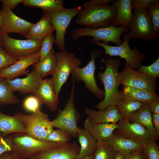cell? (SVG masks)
<instances>
[{"label":"cell","instance_id":"6da1fadb","mask_svg":"<svg viewBox=\"0 0 159 159\" xmlns=\"http://www.w3.org/2000/svg\"><path fill=\"white\" fill-rule=\"evenodd\" d=\"M102 61L106 68L104 72H99L98 76L104 85L105 96L95 106L99 110H103L111 106H117L121 98V91L118 89L120 85L118 69L121 64V61L107 57Z\"/></svg>","mask_w":159,"mask_h":159},{"label":"cell","instance_id":"7a4b0ae2","mask_svg":"<svg viewBox=\"0 0 159 159\" xmlns=\"http://www.w3.org/2000/svg\"><path fill=\"white\" fill-rule=\"evenodd\" d=\"M77 15V24L97 28L109 26L115 16L116 9L112 4L107 5H96L89 1L84 2Z\"/></svg>","mask_w":159,"mask_h":159},{"label":"cell","instance_id":"3957f363","mask_svg":"<svg viewBox=\"0 0 159 159\" xmlns=\"http://www.w3.org/2000/svg\"><path fill=\"white\" fill-rule=\"evenodd\" d=\"M72 78L69 98L65 101L64 108L59 110L57 117L51 122L53 127L61 129L71 136L77 137V124L80 115L74 103L76 82L72 77Z\"/></svg>","mask_w":159,"mask_h":159},{"label":"cell","instance_id":"277c9868","mask_svg":"<svg viewBox=\"0 0 159 159\" xmlns=\"http://www.w3.org/2000/svg\"><path fill=\"white\" fill-rule=\"evenodd\" d=\"M9 137L14 146L13 151L21 159L29 158L43 151L64 144L36 139L25 133H15Z\"/></svg>","mask_w":159,"mask_h":159},{"label":"cell","instance_id":"5b68a950","mask_svg":"<svg viewBox=\"0 0 159 159\" xmlns=\"http://www.w3.org/2000/svg\"><path fill=\"white\" fill-rule=\"evenodd\" d=\"M128 29L123 26L115 27L111 24L108 26L97 28L87 27L76 28L72 30L71 36L74 40L83 37H92L93 38L91 42L102 41L103 43L107 45L112 42L119 46L122 43L120 40L121 35Z\"/></svg>","mask_w":159,"mask_h":159},{"label":"cell","instance_id":"8992f818","mask_svg":"<svg viewBox=\"0 0 159 159\" xmlns=\"http://www.w3.org/2000/svg\"><path fill=\"white\" fill-rule=\"evenodd\" d=\"M57 64L55 72L52 75L54 91L58 96L62 86L66 82L73 70L82 64L81 60L74 54L66 50L56 53Z\"/></svg>","mask_w":159,"mask_h":159},{"label":"cell","instance_id":"52a82bcc","mask_svg":"<svg viewBox=\"0 0 159 159\" xmlns=\"http://www.w3.org/2000/svg\"><path fill=\"white\" fill-rule=\"evenodd\" d=\"M102 52L98 49H92L90 52V59L88 64L83 67L75 68L71 73L76 82H83L86 89L100 100L103 99L105 92L98 87L95 78V60L100 57Z\"/></svg>","mask_w":159,"mask_h":159},{"label":"cell","instance_id":"ba28073f","mask_svg":"<svg viewBox=\"0 0 159 159\" xmlns=\"http://www.w3.org/2000/svg\"><path fill=\"white\" fill-rule=\"evenodd\" d=\"M130 29L129 32L125 33L129 40L141 39L151 42L158 38L157 34L153 29L147 9L133 10Z\"/></svg>","mask_w":159,"mask_h":159},{"label":"cell","instance_id":"9c48e42d","mask_svg":"<svg viewBox=\"0 0 159 159\" xmlns=\"http://www.w3.org/2000/svg\"><path fill=\"white\" fill-rule=\"evenodd\" d=\"M82 8L80 6L64 9L52 12H43L50 17L51 23L56 31L54 43L61 51L66 50L64 44L66 30L72 19L77 15Z\"/></svg>","mask_w":159,"mask_h":159},{"label":"cell","instance_id":"30bf717a","mask_svg":"<svg viewBox=\"0 0 159 159\" xmlns=\"http://www.w3.org/2000/svg\"><path fill=\"white\" fill-rule=\"evenodd\" d=\"M123 36L124 41L120 45L117 46H110L100 41L92 42L104 49L105 54L102 59L107 54L110 57L119 56L121 58L124 59L131 67L135 70L138 69L145 58V55L136 46H134L131 49L129 44V40L127 38L125 33Z\"/></svg>","mask_w":159,"mask_h":159},{"label":"cell","instance_id":"8fae6325","mask_svg":"<svg viewBox=\"0 0 159 159\" xmlns=\"http://www.w3.org/2000/svg\"><path fill=\"white\" fill-rule=\"evenodd\" d=\"M23 120L26 134L43 141L53 129L48 115L41 110L29 114H24Z\"/></svg>","mask_w":159,"mask_h":159},{"label":"cell","instance_id":"7c38bea8","mask_svg":"<svg viewBox=\"0 0 159 159\" xmlns=\"http://www.w3.org/2000/svg\"><path fill=\"white\" fill-rule=\"evenodd\" d=\"M120 84L155 93L157 78L143 74L131 67L126 62L124 68L119 72Z\"/></svg>","mask_w":159,"mask_h":159},{"label":"cell","instance_id":"4fadbf2b","mask_svg":"<svg viewBox=\"0 0 159 159\" xmlns=\"http://www.w3.org/2000/svg\"><path fill=\"white\" fill-rule=\"evenodd\" d=\"M2 46L8 54L18 59L40 51L42 41L18 39L2 36Z\"/></svg>","mask_w":159,"mask_h":159},{"label":"cell","instance_id":"5bb4252c","mask_svg":"<svg viewBox=\"0 0 159 159\" xmlns=\"http://www.w3.org/2000/svg\"><path fill=\"white\" fill-rule=\"evenodd\" d=\"M33 24L18 17L11 10L2 5L0 10V29L2 36L16 33L24 36Z\"/></svg>","mask_w":159,"mask_h":159},{"label":"cell","instance_id":"9a60e30c","mask_svg":"<svg viewBox=\"0 0 159 159\" xmlns=\"http://www.w3.org/2000/svg\"><path fill=\"white\" fill-rule=\"evenodd\" d=\"M118 123L119 127L114 132L115 133L142 146L153 138L147 129L139 124L122 119Z\"/></svg>","mask_w":159,"mask_h":159},{"label":"cell","instance_id":"2e32d148","mask_svg":"<svg viewBox=\"0 0 159 159\" xmlns=\"http://www.w3.org/2000/svg\"><path fill=\"white\" fill-rule=\"evenodd\" d=\"M39 51L19 58L15 63L0 70V78L11 80L21 75L29 74L27 68L40 61Z\"/></svg>","mask_w":159,"mask_h":159},{"label":"cell","instance_id":"e0dca14e","mask_svg":"<svg viewBox=\"0 0 159 159\" xmlns=\"http://www.w3.org/2000/svg\"><path fill=\"white\" fill-rule=\"evenodd\" d=\"M42 80L38 71L34 69L25 78L6 80L13 92L18 91L21 95H34Z\"/></svg>","mask_w":159,"mask_h":159},{"label":"cell","instance_id":"ac0fdd59","mask_svg":"<svg viewBox=\"0 0 159 159\" xmlns=\"http://www.w3.org/2000/svg\"><path fill=\"white\" fill-rule=\"evenodd\" d=\"M80 146L75 142L68 143L53 148L43 151L29 159H75Z\"/></svg>","mask_w":159,"mask_h":159},{"label":"cell","instance_id":"d6986e66","mask_svg":"<svg viewBox=\"0 0 159 159\" xmlns=\"http://www.w3.org/2000/svg\"><path fill=\"white\" fill-rule=\"evenodd\" d=\"M34 95L41 105H45L51 111L54 112L58 108V96L54 91L52 78L43 79Z\"/></svg>","mask_w":159,"mask_h":159},{"label":"cell","instance_id":"ffe728a7","mask_svg":"<svg viewBox=\"0 0 159 159\" xmlns=\"http://www.w3.org/2000/svg\"><path fill=\"white\" fill-rule=\"evenodd\" d=\"M24 113L11 116L0 112V137L14 133L26 134L23 120Z\"/></svg>","mask_w":159,"mask_h":159},{"label":"cell","instance_id":"44dd1931","mask_svg":"<svg viewBox=\"0 0 159 159\" xmlns=\"http://www.w3.org/2000/svg\"><path fill=\"white\" fill-rule=\"evenodd\" d=\"M84 111L87 118L94 123H117L121 119L117 106H111L98 110L87 107Z\"/></svg>","mask_w":159,"mask_h":159},{"label":"cell","instance_id":"7402d4cb","mask_svg":"<svg viewBox=\"0 0 159 159\" xmlns=\"http://www.w3.org/2000/svg\"><path fill=\"white\" fill-rule=\"evenodd\" d=\"M112 4L116 9V12L111 24L115 27L120 25L130 29L132 20L131 0H114Z\"/></svg>","mask_w":159,"mask_h":159},{"label":"cell","instance_id":"603a6c76","mask_svg":"<svg viewBox=\"0 0 159 159\" xmlns=\"http://www.w3.org/2000/svg\"><path fill=\"white\" fill-rule=\"evenodd\" d=\"M84 128L87 130L97 141H104L109 138L118 127L117 123H96L88 118L83 123Z\"/></svg>","mask_w":159,"mask_h":159},{"label":"cell","instance_id":"cb8c5ba5","mask_svg":"<svg viewBox=\"0 0 159 159\" xmlns=\"http://www.w3.org/2000/svg\"><path fill=\"white\" fill-rule=\"evenodd\" d=\"M54 31L49 17L43 14L37 22L32 25L24 37L26 39L42 41L46 36Z\"/></svg>","mask_w":159,"mask_h":159},{"label":"cell","instance_id":"d4e9b609","mask_svg":"<svg viewBox=\"0 0 159 159\" xmlns=\"http://www.w3.org/2000/svg\"><path fill=\"white\" fill-rule=\"evenodd\" d=\"M103 141L116 152H121L126 155L143 146L129 139L117 135L114 132L111 137Z\"/></svg>","mask_w":159,"mask_h":159},{"label":"cell","instance_id":"484cf974","mask_svg":"<svg viewBox=\"0 0 159 159\" xmlns=\"http://www.w3.org/2000/svg\"><path fill=\"white\" fill-rule=\"evenodd\" d=\"M128 120L139 124L148 131L152 138L156 140L158 138L152 123V113L148 104H143L142 107L134 112Z\"/></svg>","mask_w":159,"mask_h":159},{"label":"cell","instance_id":"4316f807","mask_svg":"<svg viewBox=\"0 0 159 159\" xmlns=\"http://www.w3.org/2000/svg\"><path fill=\"white\" fill-rule=\"evenodd\" d=\"M80 150L75 159H80L93 154L97 146V141L87 130L78 127L77 129Z\"/></svg>","mask_w":159,"mask_h":159},{"label":"cell","instance_id":"83f0119b","mask_svg":"<svg viewBox=\"0 0 159 159\" xmlns=\"http://www.w3.org/2000/svg\"><path fill=\"white\" fill-rule=\"evenodd\" d=\"M121 99L139 101L144 104H149L159 97L156 93L130 87H123L121 91Z\"/></svg>","mask_w":159,"mask_h":159},{"label":"cell","instance_id":"f1b7e54d","mask_svg":"<svg viewBox=\"0 0 159 159\" xmlns=\"http://www.w3.org/2000/svg\"><path fill=\"white\" fill-rule=\"evenodd\" d=\"M57 59L56 54L53 49L44 59L32 66L37 70L43 78L49 75H52L56 67Z\"/></svg>","mask_w":159,"mask_h":159},{"label":"cell","instance_id":"f546056e","mask_svg":"<svg viewBox=\"0 0 159 159\" xmlns=\"http://www.w3.org/2000/svg\"><path fill=\"white\" fill-rule=\"evenodd\" d=\"M23 4L26 6L40 8L44 12L57 11L65 8L63 0H24Z\"/></svg>","mask_w":159,"mask_h":159},{"label":"cell","instance_id":"4dcf8cb0","mask_svg":"<svg viewBox=\"0 0 159 159\" xmlns=\"http://www.w3.org/2000/svg\"><path fill=\"white\" fill-rule=\"evenodd\" d=\"M143 104L139 101L121 99L117 107L121 116V119L128 120L132 115L140 108Z\"/></svg>","mask_w":159,"mask_h":159},{"label":"cell","instance_id":"1f68e13d","mask_svg":"<svg viewBox=\"0 0 159 159\" xmlns=\"http://www.w3.org/2000/svg\"><path fill=\"white\" fill-rule=\"evenodd\" d=\"M4 78H0V105H14L21 101L13 93Z\"/></svg>","mask_w":159,"mask_h":159},{"label":"cell","instance_id":"d6a6232c","mask_svg":"<svg viewBox=\"0 0 159 159\" xmlns=\"http://www.w3.org/2000/svg\"><path fill=\"white\" fill-rule=\"evenodd\" d=\"M117 152L103 141H97L93 159H115Z\"/></svg>","mask_w":159,"mask_h":159},{"label":"cell","instance_id":"836d02e7","mask_svg":"<svg viewBox=\"0 0 159 159\" xmlns=\"http://www.w3.org/2000/svg\"><path fill=\"white\" fill-rule=\"evenodd\" d=\"M147 9L153 29L158 34L159 32V1L155 0L151 3Z\"/></svg>","mask_w":159,"mask_h":159},{"label":"cell","instance_id":"e575fe53","mask_svg":"<svg viewBox=\"0 0 159 159\" xmlns=\"http://www.w3.org/2000/svg\"><path fill=\"white\" fill-rule=\"evenodd\" d=\"M71 137L65 131L61 129H53L43 141L65 144L69 143Z\"/></svg>","mask_w":159,"mask_h":159},{"label":"cell","instance_id":"d590c367","mask_svg":"<svg viewBox=\"0 0 159 159\" xmlns=\"http://www.w3.org/2000/svg\"><path fill=\"white\" fill-rule=\"evenodd\" d=\"M55 36L52 33L46 36L42 40L41 47L39 51L40 58L39 61L43 60L53 49Z\"/></svg>","mask_w":159,"mask_h":159},{"label":"cell","instance_id":"8d00e7d4","mask_svg":"<svg viewBox=\"0 0 159 159\" xmlns=\"http://www.w3.org/2000/svg\"><path fill=\"white\" fill-rule=\"evenodd\" d=\"M40 103L37 98L34 95L26 97L23 101V107L26 111L31 113L37 112L40 110Z\"/></svg>","mask_w":159,"mask_h":159},{"label":"cell","instance_id":"74e56055","mask_svg":"<svg viewBox=\"0 0 159 159\" xmlns=\"http://www.w3.org/2000/svg\"><path fill=\"white\" fill-rule=\"evenodd\" d=\"M156 141L152 138L143 146L148 159H159V147Z\"/></svg>","mask_w":159,"mask_h":159},{"label":"cell","instance_id":"f35d334b","mask_svg":"<svg viewBox=\"0 0 159 159\" xmlns=\"http://www.w3.org/2000/svg\"><path fill=\"white\" fill-rule=\"evenodd\" d=\"M137 71L153 78H157L159 76V58L152 64L144 66L140 65Z\"/></svg>","mask_w":159,"mask_h":159},{"label":"cell","instance_id":"ab89813d","mask_svg":"<svg viewBox=\"0 0 159 159\" xmlns=\"http://www.w3.org/2000/svg\"><path fill=\"white\" fill-rule=\"evenodd\" d=\"M18 60L7 53L2 46L0 45V70L12 65Z\"/></svg>","mask_w":159,"mask_h":159},{"label":"cell","instance_id":"60d3db41","mask_svg":"<svg viewBox=\"0 0 159 159\" xmlns=\"http://www.w3.org/2000/svg\"><path fill=\"white\" fill-rule=\"evenodd\" d=\"M14 150V146L9 137H0V157L5 153Z\"/></svg>","mask_w":159,"mask_h":159},{"label":"cell","instance_id":"b9f144b4","mask_svg":"<svg viewBox=\"0 0 159 159\" xmlns=\"http://www.w3.org/2000/svg\"><path fill=\"white\" fill-rule=\"evenodd\" d=\"M155 0H131L132 9H147L150 4Z\"/></svg>","mask_w":159,"mask_h":159},{"label":"cell","instance_id":"7bdbcfd3","mask_svg":"<svg viewBox=\"0 0 159 159\" xmlns=\"http://www.w3.org/2000/svg\"><path fill=\"white\" fill-rule=\"evenodd\" d=\"M126 159H148L143 146L127 155Z\"/></svg>","mask_w":159,"mask_h":159},{"label":"cell","instance_id":"ee69618b","mask_svg":"<svg viewBox=\"0 0 159 159\" xmlns=\"http://www.w3.org/2000/svg\"><path fill=\"white\" fill-rule=\"evenodd\" d=\"M24 0H1L2 5H4L11 10L14 9L19 3H23Z\"/></svg>","mask_w":159,"mask_h":159},{"label":"cell","instance_id":"f6af8a7d","mask_svg":"<svg viewBox=\"0 0 159 159\" xmlns=\"http://www.w3.org/2000/svg\"><path fill=\"white\" fill-rule=\"evenodd\" d=\"M149 106L152 113L159 114V97L149 104Z\"/></svg>","mask_w":159,"mask_h":159},{"label":"cell","instance_id":"bcb514c9","mask_svg":"<svg viewBox=\"0 0 159 159\" xmlns=\"http://www.w3.org/2000/svg\"><path fill=\"white\" fill-rule=\"evenodd\" d=\"M152 123L156 135L158 139L159 137V114H152Z\"/></svg>","mask_w":159,"mask_h":159},{"label":"cell","instance_id":"7dc6e473","mask_svg":"<svg viewBox=\"0 0 159 159\" xmlns=\"http://www.w3.org/2000/svg\"><path fill=\"white\" fill-rule=\"evenodd\" d=\"M6 152L4 153L1 156L3 159H21L19 155L14 151L11 153Z\"/></svg>","mask_w":159,"mask_h":159},{"label":"cell","instance_id":"c3c4849f","mask_svg":"<svg viewBox=\"0 0 159 159\" xmlns=\"http://www.w3.org/2000/svg\"><path fill=\"white\" fill-rule=\"evenodd\" d=\"M114 0H91L89 1L91 4L98 5H107L109 3H113Z\"/></svg>","mask_w":159,"mask_h":159},{"label":"cell","instance_id":"681fc988","mask_svg":"<svg viewBox=\"0 0 159 159\" xmlns=\"http://www.w3.org/2000/svg\"><path fill=\"white\" fill-rule=\"evenodd\" d=\"M127 155L121 152H117L115 159H126Z\"/></svg>","mask_w":159,"mask_h":159},{"label":"cell","instance_id":"f907efd6","mask_svg":"<svg viewBox=\"0 0 159 159\" xmlns=\"http://www.w3.org/2000/svg\"><path fill=\"white\" fill-rule=\"evenodd\" d=\"M93 153L90 155L86 156L80 159H93Z\"/></svg>","mask_w":159,"mask_h":159},{"label":"cell","instance_id":"816d5d0a","mask_svg":"<svg viewBox=\"0 0 159 159\" xmlns=\"http://www.w3.org/2000/svg\"><path fill=\"white\" fill-rule=\"evenodd\" d=\"M0 45L2 46V35L1 33V30L0 29Z\"/></svg>","mask_w":159,"mask_h":159},{"label":"cell","instance_id":"f5cc1de1","mask_svg":"<svg viewBox=\"0 0 159 159\" xmlns=\"http://www.w3.org/2000/svg\"><path fill=\"white\" fill-rule=\"evenodd\" d=\"M0 159H3L1 156L0 157Z\"/></svg>","mask_w":159,"mask_h":159}]
</instances>
